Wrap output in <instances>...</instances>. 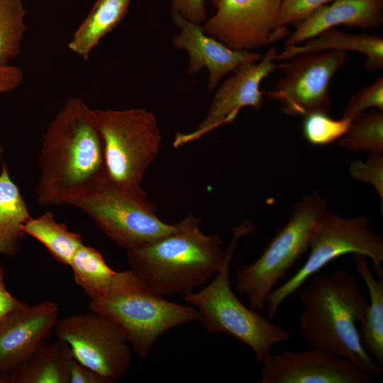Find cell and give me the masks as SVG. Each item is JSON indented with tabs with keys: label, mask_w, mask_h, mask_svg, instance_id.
I'll list each match as a JSON object with an SVG mask.
<instances>
[{
	"label": "cell",
	"mask_w": 383,
	"mask_h": 383,
	"mask_svg": "<svg viewBox=\"0 0 383 383\" xmlns=\"http://www.w3.org/2000/svg\"><path fill=\"white\" fill-rule=\"evenodd\" d=\"M335 0H284L272 35V42L289 35V26H296L317 9Z\"/></svg>",
	"instance_id": "83f0119b"
},
{
	"label": "cell",
	"mask_w": 383,
	"mask_h": 383,
	"mask_svg": "<svg viewBox=\"0 0 383 383\" xmlns=\"http://www.w3.org/2000/svg\"><path fill=\"white\" fill-rule=\"evenodd\" d=\"M378 1H383V0H378Z\"/></svg>",
	"instance_id": "8d00e7d4"
},
{
	"label": "cell",
	"mask_w": 383,
	"mask_h": 383,
	"mask_svg": "<svg viewBox=\"0 0 383 383\" xmlns=\"http://www.w3.org/2000/svg\"><path fill=\"white\" fill-rule=\"evenodd\" d=\"M177 223L174 232L127 251L130 270L162 296L192 293L214 277L226 256L221 238L203 233L199 219L189 215Z\"/></svg>",
	"instance_id": "3957f363"
},
{
	"label": "cell",
	"mask_w": 383,
	"mask_h": 383,
	"mask_svg": "<svg viewBox=\"0 0 383 383\" xmlns=\"http://www.w3.org/2000/svg\"><path fill=\"white\" fill-rule=\"evenodd\" d=\"M172 13L196 23H204L207 19L204 0H172Z\"/></svg>",
	"instance_id": "4dcf8cb0"
},
{
	"label": "cell",
	"mask_w": 383,
	"mask_h": 383,
	"mask_svg": "<svg viewBox=\"0 0 383 383\" xmlns=\"http://www.w3.org/2000/svg\"><path fill=\"white\" fill-rule=\"evenodd\" d=\"M59 306L43 301L25 304L0 321V375H8L48 342L58 320Z\"/></svg>",
	"instance_id": "9a60e30c"
},
{
	"label": "cell",
	"mask_w": 383,
	"mask_h": 383,
	"mask_svg": "<svg viewBox=\"0 0 383 383\" xmlns=\"http://www.w3.org/2000/svg\"><path fill=\"white\" fill-rule=\"evenodd\" d=\"M74 360L66 342H48L8 374L10 383H70Z\"/></svg>",
	"instance_id": "d6986e66"
},
{
	"label": "cell",
	"mask_w": 383,
	"mask_h": 383,
	"mask_svg": "<svg viewBox=\"0 0 383 383\" xmlns=\"http://www.w3.org/2000/svg\"><path fill=\"white\" fill-rule=\"evenodd\" d=\"M0 279H4V273H3L1 266H0Z\"/></svg>",
	"instance_id": "d590c367"
},
{
	"label": "cell",
	"mask_w": 383,
	"mask_h": 383,
	"mask_svg": "<svg viewBox=\"0 0 383 383\" xmlns=\"http://www.w3.org/2000/svg\"><path fill=\"white\" fill-rule=\"evenodd\" d=\"M70 383H110L98 372L81 365L74 360L70 375Z\"/></svg>",
	"instance_id": "d6a6232c"
},
{
	"label": "cell",
	"mask_w": 383,
	"mask_h": 383,
	"mask_svg": "<svg viewBox=\"0 0 383 383\" xmlns=\"http://www.w3.org/2000/svg\"><path fill=\"white\" fill-rule=\"evenodd\" d=\"M69 205L88 215L115 243L127 251L174 232L177 223L168 224L157 216L155 204L141 186L122 187L107 177L89 194Z\"/></svg>",
	"instance_id": "8992f818"
},
{
	"label": "cell",
	"mask_w": 383,
	"mask_h": 383,
	"mask_svg": "<svg viewBox=\"0 0 383 383\" xmlns=\"http://www.w3.org/2000/svg\"><path fill=\"white\" fill-rule=\"evenodd\" d=\"M339 145L369 155L383 152V111L362 112L356 116L347 133L340 139Z\"/></svg>",
	"instance_id": "d4e9b609"
},
{
	"label": "cell",
	"mask_w": 383,
	"mask_h": 383,
	"mask_svg": "<svg viewBox=\"0 0 383 383\" xmlns=\"http://www.w3.org/2000/svg\"><path fill=\"white\" fill-rule=\"evenodd\" d=\"M253 229L254 226L245 221L233 230L224 261L212 281L201 291L184 295V299L198 310L207 331L234 337L250 347L257 363L262 365L272 355L271 348L287 341L289 334L244 306L231 288L229 269L238 240Z\"/></svg>",
	"instance_id": "5b68a950"
},
{
	"label": "cell",
	"mask_w": 383,
	"mask_h": 383,
	"mask_svg": "<svg viewBox=\"0 0 383 383\" xmlns=\"http://www.w3.org/2000/svg\"><path fill=\"white\" fill-rule=\"evenodd\" d=\"M275 48H270L260 60L241 65L216 91L208 112L191 133H177L173 142L174 148L196 140L218 127L232 123L244 107L260 111L265 92L260 89L264 79L276 69Z\"/></svg>",
	"instance_id": "7c38bea8"
},
{
	"label": "cell",
	"mask_w": 383,
	"mask_h": 383,
	"mask_svg": "<svg viewBox=\"0 0 383 383\" xmlns=\"http://www.w3.org/2000/svg\"><path fill=\"white\" fill-rule=\"evenodd\" d=\"M327 50L354 51L364 54L365 67L371 71L383 67V38L379 34H351L337 30H326L303 43L286 46L277 52L276 60H287L304 52Z\"/></svg>",
	"instance_id": "ac0fdd59"
},
{
	"label": "cell",
	"mask_w": 383,
	"mask_h": 383,
	"mask_svg": "<svg viewBox=\"0 0 383 383\" xmlns=\"http://www.w3.org/2000/svg\"><path fill=\"white\" fill-rule=\"evenodd\" d=\"M355 268L370 294V302L359 331L362 343L375 362L383 368V277L374 278L366 257L353 254Z\"/></svg>",
	"instance_id": "7402d4cb"
},
{
	"label": "cell",
	"mask_w": 383,
	"mask_h": 383,
	"mask_svg": "<svg viewBox=\"0 0 383 383\" xmlns=\"http://www.w3.org/2000/svg\"><path fill=\"white\" fill-rule=\"evenodd\" d=\"M327 113L316 112L304 116L302 132L309 143L325 146L340 140L348 131L352 119H334Z\"/></svg>",
	"instance_id": "4316f807"
},
{
	"label": "cell",
	"mask_w": 383,
	"mask_h": 383,
	"mask_svg": "<svg viewBox=\"0 0 383 383\" xmlns=\"http://www.w3.org/2000/svg\"><path fill=\"white\" fill-rule=\"evenodd\" d=\"M349 172L358 181L372 185L381 200V213L383 210V152L370 154L365 161L351 162Z\"/></svg>",
	"instance_id": "f1b7e54d"
},
{
	"label": "cell",
	"mask_w": 383,
	"mask_h": 383,
	"mask_svg": "<svg viewBox=\"0 0 383 383\" xmlns=\"http://www.w3.org/2000/svg\"><path fill=\"white\" fill-rule=\"evenodd\" d=\"M24 82L22 69L16 65L0 66V94L18 88Z\"/></svg>",
	"instance_id": "1f68e13d"
},
{
	"label": "cell",
	"mask_w": 383,
	"mask_h": 383,
	"mask_svg": "<svg viewBox=\"0 0 383 383\" xmlns=\"http://www.w3.org/2000/svg\"><path fill=\"white\" fill-rule=\"evenodd\" d=\"M304 309L299 325L305 343L350 362L371 377L382 374L365 349L357 327L368 301L354 276L345 269L316 274L299 292Z\"/></svg>",
	"instance_id": "7a4b0ae2"
},
{
	"label": "cell",
	"mask_w": 383,
	"mask_h": 383,
	"mask_svg": "<svg viewBox=\"0 0 383 383\" xmlns=\"http://www.w3.org/2000/svg\"><path fill=\"white\" fill-rule=\"evenodd\" d=\"M39 178L40 206L69 205L98 187L108 177L102 138L93 109L69 98L43 135Z\"/></svg>",
	"instance_id": "6da1fadb"
},
{
	"label": "cell",
	"mask_w": 383,
	"mask_h": 383,
	"mask_svg": "<svg viewBox=\"0 0 383 383\" xmlns=\"http://www.w3.org/2000/svg\"><path fill=\"white\" fill-rule=\"evenodd\" d=\"M26 15L22 0H0V66L9 65L19 54Z\"/></svg>",
	"instance_id": "484cf974"
},
{
	"label": "cell",
	"mask_w": 383,
	"mask_h": 383,
	"mask_svg": "<svg viewBox=\"0 0 383 383\" xmlns=\"http://www.w3.org/2000/svg\"><path fill=\"white\" fill-rule=\"evenodd\" d=\"M347 57L343 50L299 54L281 65L283 74L275 88L267 92L279 101L290 116L328 113L331 106V82Z\"/></svg>",
	"instance_id": "8fae6325"
},
{
	"label": "cell",
	"mask_w": 383,
	"mask_h": 383,
	"mask_svg": "<svg viewBox=\"0 0 383 383\" xmlns=\"http://www.w3.org/2000/svg\"><path fill=\"white\" fill-rule=\"evenodd\" d=\"M382 6L383 1L378 0H335L295 26L285 45H299L340 25L362 28L379 26L383 23Z\"/></svg>",
	"instance_id": "e0dca14e"
},
{
	"label": "cell",
	"mask_w": 383,
	"mask_h": 383,
	"mask_svg": "<svg viewBox=\"0 0 383 383\" xmlns=\"http://www.w3.org/2000/svg\"><path fill=\"white\" fill-rule=\"evenodd\" d=\"M0 383H10L9 375H0Z\"/></svg>",
	"instance_id": "e575fe53"
},
{
	"label": "cell",
	"mask_w": 383,
	"mask_h": 383,
	"mask_svg": "<svg viewBox=\"0 0 383 383\" xmlns=\"http://www.w3.org/2000/svg\"><path fill=\"white\" fill-rule=\"evenodd\" d=\"M309 249L303 266L267 296L265 306L269 320L310 277L342 255L357 253L369 257L379 277H383V240L370 228L365 216L344 218L325 211L311 235Z\"/></svg>",
	"instance_id": "9c48e42d"
},
{
	"label": "cell",
	"mask_w": 383,
	"mask_h": 383,
	"mask_svg": "<svg viewBox=\"0 0 383 383\" xmlns=\"http://www.w3.org/2000/svg\"><path fill=\"white\" fill-rule=\"evenodd\" d=\"M130 3L131 0H96L72 35L68 48L87 60L101 40L123 20Z\"/></svg>",
	"instance_id": "44dd1931"
},
{
	"label": "cell",
	"mask_w": 383,
	"mask_h": 383,
	"mask_svg": "<svg viewBox=\"0 0 383 383\" xmlns=\"http://www.w3.org/2000/svg\"><path fill=\"white\" fill-rule=\"evenodd\" d=\"M258 383H370L372 377L327 350H283L262 364Z\"/></svg>",
	"instance_id": "5bb4252c"
},
{
	"label": "cell",
	"mask_w": 383,
	"mask_h": 383,
	"mask_svg": "<svg viewBox=\"0 0 383 383\" xmlns=\"http://www.w3.org/2000/svg\"><path fill=\"white\" fill-rule=\"evenodd\" d=\"M23 230L43 244L57 262L66 265H70L74 254L83 244L82 235L58 222L50 211L31 217Z\"/></svg>",
	"instance_id": "603a6c76"
},
{
	"label": "cell",
	"mask_w": 383,
	"mask_h": 383,
	"mask_svg": "<svg viewBox=\"0 0 383 383\" xmlns=\"http://www.w3.org/2000/svg\"><path fill=\"white\" fill-rule=\"evenodd\" d=\"M54 331L68 344L76 361L110 383L127 372L131 362L128 340L106 316L92 311L68 316L57 320Z\"/></svg>",
	"instance_id": "30bf717a"
},
{
	"label": "cell",
	"mask_w": 383,
	"mask_h": 383,
	"mask_svg": "<svg viewBox=\"0 0 383 383\" xmlns=\"http://www.w3.org/2000/svg\"><path fill=\"white\" fill-rule=\"evenodd\" d=\"M4 279H0V321L25 304L7 290Z\"/></svg>",
	"instance_id": "836d02e7"
},
{
	"label": "cell",
	"mask_w": 383,
	"mask_h": 383,
	"mask_svg": "<svg viewBox=\"0 0 383 383\" xmlns=\"http://www.w3.org/2000/svg\"><path fill=\"white\" fill-rule=\"evenodd\" d=\"M69 266L73 271L75 282L84 289L89 300L104 294L117 272L108 265L98 250L84 243L74 254Z\"/></svg>",
	"instance_id": "cb8c5ba5"
},
{
	"label": "cell",
	"mask_w": 383,
	"mask_h": 383,
	"mask_svg": "<svg viewBox=\"0 0 383 383\" xmlns=\"http://www.w3.org/2000/svg\"><path fill=\"white\" fill-rule=\"evenodd\" d=\"M216 13L204 33L234 50L252 51L272 43L284 0H209Z\"/></svg>",
	"instance_id": "4fadbf2b"
},
{
	"label": "cell",
	"mask_w": 383,
	"mask_h": 383,
	"mask_svg": "<svg viewBox=\"0 0 383 383\" xmlns=\"http://www.w3.org/2000/svg\"><path fill=\"white\" fill-rule=\"evenodd\" d=\"M93 111L108 177L122 187H140L160 148L162 136L155 115L141 108Z\"/></svg>",
	"instance_id": "ba28073f"
},
{
	"label": "cell",
	"mask_w": 383,
	"mask_h": 383,
	"mask_svg": "<svg viewBox=\"0 0 383 383\" xmlns=\"http://www.w3.org/2000/svg\"><path fill=\"white\" fill-rule=\"evenodd\" d=\"M326 206L325 199L317 192L305 196L260 257L238 271L236 289L247 296L252 310H262L265 306L274 287L309 249L310 239L326 211Z\"/></svg>",
	"instance_id": "52a82bcc"
},
{
	"label": "cell",
	"mask_w": 383,
	"mask_h": 383,
	"mask_svg": "<svg viewBox=\"0 0 383 383\" xmlns=\"http://www.w3.org/2000/svg\"><path fill=\"white\" fill-rule=\"evenodd\" d=\"M0 253L13 256L26 237L23 228L31 218L23 196L1 157Z\"/></svg>",
	"instance_id": "ffe728a7"
},
{
	"label": "cell",
	"mask_w": 383,
	"mask_h": 383,
	"mask_svg": "<svg viewBox=\"0 0 383 383\" xmlns=\"http://www.w3.org/2000/svg\"><path fill=\"white\" fill-rule=\"evenodd\" d=\"M370 108L383 111V77L372 84L352 95L349 99L343 118L353 119L358 114Z\"/></svg>",
	"instance_id": "f546056e"
},
{
	"label": "cell",
	"mask_w": 383,
	"mask_h": 383,
	"mask_svg": "<svg viewBox=\"0 0 383 383\" xmlns=\"http://www.w3.org/2000/svg\"><path fill=\"white\" fill-rule=\"evenodd\" d=\"M89 308L111 320L141 358L165 332L200 318L196 308L167 300L130 269L117 272L106 292L91 299Z\"/></svg>",
	"instance_id": "277c9868"
},
{
	"label": "cell",
	"mask_w": 383,
	"mask_h": 383,
	"mask_svg": "<svg viewBox=\"0 0 383 383\" xmlns=\"http://www.w3.org/2000/svg\"><path fill=\"white\" fill-rule=\"evenodd\" d=\"M172 20L179 30V33L173 39L174 47L188 53L189 74L196 73L203 67L208 70L210 92L216 89L223 77L235 71L244 63L257 62L263 57L259 52L229 48L206 34L200 24L190 22L177 13H172Z\"/></svg>",
	"instance_id": "2e32d148"
}]
</instances>
